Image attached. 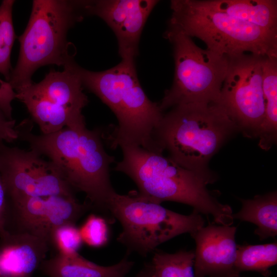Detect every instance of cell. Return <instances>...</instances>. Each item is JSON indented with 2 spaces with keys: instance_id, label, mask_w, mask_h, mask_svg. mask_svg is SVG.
Returning <instances> with one entry per match:
<instances>
[{
  "instance_id": "2e32d148",
  "label": "cell",
  "mask_w": 277,
  "mask_h": 277,
  "mask_svg": "<svg viewBox=\"0 0 277 277\" xmlns=\"http://www.w3.org/2000/svg\"><path fill=\"white\" fill-rule=\"evenodd\" d=\"M133 264L126 255L115 265L103 266L85 259L78 252L69 255L57 253L45 260L39 267L50 277H125Z\"/></svg>"
},
{
  "instance_id": "6da1fadb",
  "label": "cell",
  "mask_w": 277,
  "mask_h": 277,
  "mask_svg": "<svg viewBox=\"0 0 277 277\" xmlns=\"http://www.w3.org/2000/svg\"><path fill=\"white\" fill-rule=\"evenodd\" d=\"M32 126L29 119L16 126L18 138L27 142L41 156L48 157L74 192L85 193L92 209L108 213L109 202L116 192L109 170L115 159L104 149L102 130H89L85 124L36 135L31 132Z\"/></svg>"
},
{
  "instance_id": "9c48e42d",
  "label": "cell",
  "mask_w": 277,
  "mask_h": 277,
  "mask_svg": "<svg viewBox=\"0 0 277 277\" xmlns=\"http://www.w3.org/2000/svg\"><path fill=\"white\" fill-rule=\"evenodd\" d=\"M77 67L74 60L62 71L52 69L40 82H32L14 91L15 98L25 105L42 134L85 124L82 110L88 99Z\"/></svg>"
},
{
  "instance_id": "4316f807",
  "label": "cell",
  "mask_w": 277,
  "mask_h": 277,
  "mask_svg": "<svg viewBox=\"0 0 277 277\" xmlns=\"http://www.w3.org/2000/svg\"><path fill=\"white\" fill-rule=\"evenodd\" d=\"M8 211V199L6 192L0 174V238L8 234L6 229Z\"/></svg>"
},
{
  "instance_id": "ac0fdd59",
  "label": "cell",
  "mask_w": 277,
  "mask_h": 277,
  "mask_svg": "<svg viewBox=\"0 0 277 277\" xmlns=\"http://www.w3.org/2000/svg\"><path fill=\"white\" fill-rule=\"evenodd\" d=\"M262 88L265 111L258 136L260 147L268 150L276 142L277 56L263 57Z\"/></svg>"
},
{
  "instance_id": "8992f818",
  "label": "cell",
  "mask_w": 277,
  "mask_h": 277,
  "mask_svg": "<svg viewBox=\"0 0 277 277\" xmlns=\"http://www.w3.org/2000/svg\"><path fill=\"white\" fill-rule=\"evenodd\" d=\"M168 25L203 41L207 49L231 57L250 52L277 56V33L209 8L203 0H172Z\"/></svg>"
},
{
  "instance_id": "ba28073f",
  "label": "cell",
  "mask_w": 277,
  "mask_h": 277,
  "mask_svg": "<svg viewBox=\"0 0 277 277\" xmlns=\"http://www.w3.org/2000/svg\"><path fill=\"white\" fill-rule=\"evenodd\" d=\"M164 36L172 46L175 68L172 86L159 104L161 111L182 104L217 103L229 57L201 48L169 25Z\"/></svg>"
},
{
  "instance_id": "5b68a950",
  "label": "cell",
  "mask_w": 277,
  "mask_h": 277,
  "mask_svg": "<svg viewBox=\"0 0 277 277\" xmlns=\"http://www.w3.org/2000/svg\"><path fill=\"white\" fill-rule=\"evenodd\" d=\"M85 1L34 0L24 33L19 36L18 60L8 82L13 90L31 83L42 66H64L74 60L69 52L67 34L86 14Z\"/></svg>"
},
{
  "instance_id": "e0dca14e",
  "label": "cell",
  "mask_w": 277,
  "mask_h": 277,
  "mask_svg": "<svg viewBox=\"0 0 277 277\" xmlns=\"http://www.w3.org/2000/svg\"><path fill=\"white\" fill-rule=\"evenodd\" d=\"M203 2L212 9L277 33L276 0H203Z\"/></svg>"
},
{
  "instance_id": "83f0119b",
  "label": "cell",
  "mask_w": 277,
  "mask_h": 277,
  "mask_svg": "<svg viewBox=\"0 0 277 277\" xmlns=\"http://www.w3.org/2000/svg\"><path fill=\"white\" fill-rule=\"evenodd\" d=\"M152 267L151 263L146 264L134 277H152Z\"/></svg>"
},
{
  "instance_id": "8fae6325",
  "label": "cell",
  "mask_w": 277,
  "mask_h": 277,
  "mask_svg": "<svg viewBox=\"0 0 277 277\" xmlns=\"http://www.w3.org/2000/svg\"><path fill=\"white\" fill-rule=\"evenodd\" d=\"M0 174L8 202L36 196H75L53 164L31 149L0 144Z\"/></svg>"
},
{
  "instance_id": "5bb4252c",
  "label": "cell",
  "mask_w": 277,
  "mask_h": 277,
  "mask_svg": "<svg viewBox=\"0 0 277 277\" xmlns=\"http://www.w3.org/2000/svg\"><path fill=\"white\" fill-rule=\"evenodd\" d=\"M236 227L215 224L191 233L194 250V277H243L235 267Z\"/></svg>"
},
{
  "instance_id": "484cf974",
  "label": "cell",
  "mask_w": 277,
  "mask_h": 277,
  "mask_svg": "<svg viewBox=\"0 0 277 277\" xmlns=\"http://www.w3.org/2000/svg\"><path fill=\"white\" fill-rule=\"evenodd\" d=\"M15 127V121L8 119L0 110V144L11 143L18 139Z\"/></svg>"
},
{
  "instance_id": "7a4b0ae2",
  "label": "cell",
  "mask_w": 277,
  "mask_h": 277,
  "mask_svg": "<svg viewBox=\"0 0 277 277\" xmlns=\"http://www.w3.org/2000/svg\"><path fill=\"white\" fill-rule=\"evenodd\" d=\"M120 148L123 159L114 170L131 178L140 194L160 204L173 201L188 205L200 214L212 216L216 224H233L231 207L219 202L203 176L164 156L162 151L134 146Z\"/></svg>"
},
{
  "instance_id": "ffe728a7",
  "label": "cell",
  "mask_w": 277,
  "mask_h": 277,
  "mask_svg": "<svg viewBox=\"0 0 277 277\" xmlns=\"http://www.w3.org/2000/svg\"><path fill=\"white\" fill-rule=\"evenodd\" d=\"M277 263V243L237 245L235 267L240 273L251 271L265 277L271 274L270 268Z\"/></svg>"
},
{
  "instance_id": "d4e9b609",
  "label": "cell",
  "mask_w": 277,
  "mask_h": 277,
  "mask_svg": "<svg viewBox=\"0 0 277 277\" xmlns=\"http://www.w3.org/2000/svg\"><path fill=\"white\" fill-rule=\"evenodd\" d=\"M15 97L16 93L9 83L0 78V110L10 120H13L11 103Z\"/></svg>"
},
{
  "instance_id": "7c38bea8",
  "label": "cell",
  "mask_w": 277,
  "mask_h": 277,
  "mask_svg": "<svg viewBox=\"0 0 277 277\" xmlns=\"http://www.w3.org/2000/svg\"><path fill=\"white\" fill-rule=\"evenodd\" d=\"M87 202L75 196H36L8 202L6 229L9 233H27L46 241L53 231L66 224L75 223L89 210Z\"/></svg>"
},
{
  "instance_id": "3957f363",
  "label": "cell",
  "mask_w": 277,
  "mask_h": 277,
  "mask_svg": "<svg viewBox=\"0 0 277 277\" xmlns=\"http://www.w3.org/2000/svg\"><path fill=\"white\" fill-rule=\"evenodd\" d=\"M82 85L112 111L118 125L108 136L113 148L139 146L163 151L154 133L163 116L159 104L149 100L142 88L134 62L122 60L103 71L85 69L78 65Z\"/></svg>"
},
{
  "instance_id": "4fadbf2b",
  "label": "cell",
  "mask_w": 277,
  "mask_h": 277,
  "mask_svg": "<svg viewBox=\"0 0 277 277\" xmlns=\"http://www.w3.org/2000/svg\"><path fill=\"white\" fill-rule=\"evenodd\" d=\"M155 0L85 1L86 14L98 16L110 27L118 43L122 60L134 62L140 36Z\"/></svg>"
},
{
  "instance_id": "44dd1931",
  "label": "cell",
  "mask_w": 277,
  "mask_h": 277,
  "mask_svg": "<svg viewBox=\"0 0 277 277\" xmlns=\"http://www.w3.org/2000/svg\"><path fill=\"white\" fill-rule=\"evenodd\" d=\"M152 277H194V250H181L174 253L153 251Z\"/></svg>"
},
{
  "instance_id": "cb8c5ba5",
  "label": "cell",
  "mask_w": 277,
  "mask_h": 277,
  "mask_svg": "<svg viewBox=\"0 0 277 277\" xmlns=\"http://www.w3.org/2000/svg\"><path fill=\"white\" fill-rule=\"evenodd\" d=\"M79 230L83 242L90 247H101L108 242L107 222L101 216L90 214Z\"/></svg>"
},
{
  "instance_id": "d6986e66",
  "label": "cell",
  "mask_w": 277,
  "mask_h": 277,
  "mask_svg": "<svg viewBox=\"0 0 277 277\" xmlns=\"http://www.w3.org/2000/svg\"><path fill=\"white\" fill-rule=\"evenodd\" d=\"M241 210L232 214L238 219L255 224L257 228L254 233L260 240L277 235V193L276 191L264 195H257L252 199H240Z\"/></svg>"
},
{
  "instance_id": "7402d4cb",
  "label": "cell",
  "mask_w": 277,
  "mask_h": 277,
  "mask_svg": "<svg viewBox=\"0 0 277 277\" xmlns=\"http://www.w3.org/2000/svg\"><path fill=\"white\" fill-rule=\"evenodd\" d=\"M15 1L4 0L0 5V73L8 82L12 68L11 53L15 39L12 21V8Z\"/></svg>"
},
{
  "instance_id": "277c9868",
  "label": "cell",
  "mask_w": 277,
  "mask_h": 277,
  "mask_svg": "<svg viewBox=\"0 0 277 277\" xmlns=\"http://www.w3.org/2000/svg\"><path fill=\"white\" fill-rule=\"evenodd\" d=\"M236 130L217 103L182 104L163 114L154 138L175 162L212 183L215 179L207 168L208 162Z\"/></svg>"
},
{
  "instance_id": "9a60e30c",
  "label": "cell",
  "mask_w": 277,
  "mask_h": 277,
  "mask_svg": "<svg viewBox=\"0 0 277 277\" xmlns=\"http://www.w3.org/2000/svg\"><path fill=\"white\" fill-rule=\"evenodd\" d=\"M49 247L45 240L27 233L0 238V277H31Z\"/></svg>"
},
{
  "instance_id": "603a6c76",
  "label": "cell",
  "mask_w": 277,
  "mask_h": 277,
  "mask_svg": "<svg viewBox=\"0 0 277 277\" xmlns=\"http://www.w3.org/2000/svg\"><path fill=\"white\" fill-rule=\"evenodd\" d=\"M83 242L80 230L73 224H66L57 228L53 232L50 246L57 253L69 255L78 252Z\"/></svg>"
},
{
  "instance_id": "52a82bcc",
  "label": "cell",
  "mask_w": 277,
  "mask_h": 277,
  "mask_svg": "<svg viewBox=\"0 0 277 277\" xmlns=\"http://www.w3.org/2000/svg\"><path fill=\"white\" fill-rule=\"evenodd\" d=\"M108 210L122 226L117 240L127 248V254L135 252L146 256L161 244L191 234L205 224L201 214L194 210L189 215L180 214L136 191L125 195L115 192Z\"/></svg>"
},
{
  "instance_id": "30bf717a",
  "label": "cell",
  "mask_w": 277,
  "mask_h": 277,
  "mask_svg": "<svg viewBox=\"0 0 277 277\" xmlns=\"http://www.w3.org/2000/svg\"><path fill=\"white\" fill-rule=\"evenodd\" d=\"M263 57L251 53L228 57L227 73L217 103L238 130L249 137L258 136L264 115Z\"/></svg>"
}]
</instances>
